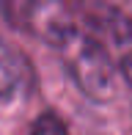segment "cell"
I'll use <instances>...</instances> for the list:
<instances>
[{
  "label": "cell",
  "instance_id": "obj_2",
  "mask_svg": "<svg viewBox=\"0 0 132 135\" xmlns=\"http://www.w3.org/2000/svg\"><path fill=\"white\" fill-rule=\"evenodd\" d=\"M0 11L11 25L33 33L55 50L83 22L63 0H0Z\"/></svg>",
  "mask_w": 132,
  "mask_h": 135
},
{
  "label": "cell",
  "instance_id": "obj_1",
  "mask_svg": "<svg viewBox=\"0 0 132 135\" xmlns=\"http://www.w3.org/2000/svg\"><path fill=\"white\" fill-rule=\"evenodd\" d=\"M66 69H69L74 85L94 102H110L118 94V72L113 66L110 55L99 44V39L80 22L69 36L58 44Z\"/></svg>",
  "mask_w": 132,
  "mask_h": 135
},
{
  "label": "cell",
  "instance_id": "obj_3",
  "mask_svg": "<svg viewBox=\"0 0 132 135\" xmlns=\"http://www.w3.org/2000/svg\"><path fill=\"white\" fill-rule=\"evenodd\" d=\"M85 28L99 39L116 72L132 85V22L127 11L110 8L105 3H94L85 8Z\"/></svg>",
  "mask_w": 132,
  "mask_h": 135
},
{
  "label": "cell",
  "instance_id": "obj_6",
  "mask_svg": "<svg viewBox=\"0 0 132 135\" xmlns=\"http://www.w3.org/2000/svg\"><path fill=\"white\" fill-rule=\"evenodd\" d=\"M127 17H129V22H132V8H129V11H127Z\"/></svg>",
  "mask_w": 132,
  "mask_h": 135
},
{
  "label": "cell",
  "instance_id": "obj_4",
  "mask_svg": "<svg viewBox=\"0 0 132 135\" xmlns=\"http://www.w3.org/2000/svg\"><path fill=\"white\" fill-rule=\"evenodd\" d=\"M22 85V64L17 58V52L0 36V99H8L19 91Z\"/></svg>",
  "mask_w": 132,
  "mask_h": 135
},
{
  "label": "cell",
  "instance_id": "obj_5",
  "mask_svg": "<svg viewBox=\"0 0 132 135\" xmlns=\"http://www.w3.org/2000/svg\"><path fill=\"white\" fill-rule=\"evenodd\" d=\"M31 135H69V127H66V121L58 113L47 110V113H41L39 119L33 121Z\"/></svg>",
  "mask_w": 132,
  "mask_h": 135
}]
</instances>
